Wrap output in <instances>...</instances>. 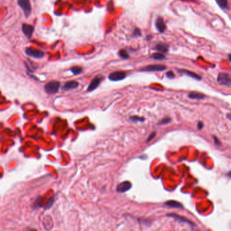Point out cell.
I'll return each mask as SVG.
<instances>
[{
    "instance_id": "cell-20",
    "label": "cell",
    "mask_w": 231,
    "mask_h": 231,
    "mask_svg": "<svg viewBox=\"0 0 231 231\" xmlns=\"http://www.w3.org/2000/svg\"><path fill=\"white\" fill-rule=\"evenodd\" d=\"M119 56L121 58H122L123 59H128L129 57H130V56H129V54L126 50H121L119 52Z\"/></svg>"
},
{
    "instance_id": "cell-22",
    "label": "cell",
    "mask_w": 231,
    "mask_h": 231,
    "mask_svg": "<svg viewBox=\"0 0 231 231\" xmlns=\"http://www.w3.org/2000/svg\"><path fill=\"white\" fill-rule=\"evenodd\" d=\"M170 122H171V119H170L169 117H165V118L163 119L161 122H159L158 124L159 125H165V124L169 123Z\"/></svg>"
},
{
    "instance_id": "cell-9",
    "label": "cell",
    "mask_w": 231,
    "mask_h": 231,
    "mask_svg": "<svg viewBox=\"0 0 231 231\" xmlns=\"http://www.w3.org/2000/svg\"><path fill=\"white\" fill-rule=\"evenodd\" d=\"M132 187V184L128 181L123 182L119 184L117 187V191L119 192H125L130 190Z\"/></svg>"
},
{
    "instance_id": "cell-27",
    "label": "cell",
    "mask_w": 231,
    "mask_h": 231,
    "mask_svg": "<svg viewBox=\"0 0 231 231\" xmlns=\"http://www.w3.org/2000/svg\"><path fill=\"white\" fill-rule=\"evenodd\" d=\"M155 133L154 132V133H153V134H150V136H149V138H148V140H147V142L150 141L151 140H152L153 138H155Z\"/></svg>"
},
{
    "instance_id": "cell-21",
    "label": "cell",
    "mask_w": 231,
    "mask_h": 231,
    "mask_svg": "<svg viewBox=\"0 0 231 231\" xmlns=\"http://www.w3.org/2000/svg\"><path fill=\"white\" fill-rule=\"evenodd\" d=\"M216 2L222 8H226L228 7V2L226 0H218Z\"/></svg>"
},
{
    "instance_id": "cell-17",
    "label": "cell",
    "mask_w": 231,
    "mask_h": 231,
    "mask_svg": "<svg viewBox=\"0 0 231 231\" xmlns=\"http://www.w3.org/2000/svg\"><path fill=\"white\" fill-rule=\"evenodd\" d=\"M151 58H153L155 60H164L165 58V56L164 54H163L162 53L158 52V53H155V54H152V56H151Z\"/></svg>"
},
{
    "instance_id": "cell-19",
    "label": "cell",
    "mask_w": 231,
    "mask_h": 231,
    "mask_svg": "<svg viewBox=\"0 0 231 231\" xmlns=\"http://www.w3.org/2000/svg\"><path fill=\"white\" fill-rule=\"evenodd\" d=\"M130 120L132 122H145V118L141 117H138V116H132L130 117Z\"/></svg>"
},
{
    "instance_id": "cell-12",
    "label": "cell",
    "mask_w": 231,
    "mask_h": 231,
    "mask_svg": "<svg viewBox=\"0 0 231 231\" xmlns=\"http://www.w3.org/2000/svg\"><path fill=\"white\" fill-rule=\"evenodd\" d=\"M178 72L179 73L187 75L188 77H191L193 79H196V80H201V77L199 76V75L196 74L195 73H194V72H192V71H188V70H178Z\"/></svg>"
},
{
    "instance_id": "cell-4",
    "label": "cell",
    "mask_w": 231,
    "mask_h": 231,
    "mask_svg": "<svg viewBox=\"0 0 231 231\" xmlns=\"http://www.w3.org/2000/svg\"><path fill=\"white\" fill-rule=\"evenodd\" d=\"M126 77V73L124 71H118L113 72L109 75V79L112 81H122Z\"/></svg>"
},
{
    "instance_id": "cell-13",
    "label": "cell",
    "mask_w": 231,
    "mask_h": 231,
    "mask_svg": "<svg viewBox=\"0 0 231 231\" xmlns=\"http://www.w3.org/2000/svg\"><path fill=\"white\" fill-rule=\"evenodd\" d=\"M188 96L191 99H196V100H201L205 98L206 96L204 94L199 93V92H191L188 94Z\"/></svg>"
},
{
    "instance_id": "cell-8",
    "label": "cell",
    "mask_w": 231,
    "mask_h": 231,
    "mask_svg": "<svg viewBox=\"0 0 231 231\" xmlns=\"http://www.w3.org/2000/svg\"><path fill=\"white\" fill-rule=\"evenodd\" d=\"M101 81H102V78L99 76H96L94 78H93L92 80L90 82V84L88 86L87 91H88V92H92V91L95 90L96 88H98V87L99 86Z\"/></svg>"
},
{
    "instance_id": "cell-28",
    "label": "cell",
    "mask_w": 231,
    "mask_h": 231,
    "mask_svg": "<svg viewBox=\"0 0 231 231\" xmlns=\"http://www.w3.org/2000/svg\"><path fill=\"white\" fill-rule=\"evenodd\" d=\"M214 140H215V143H216V144H219V142L218 140L217 139V138H215V136H214Z\"/></svg>"
},
{
    "instance_id": "cell-18",
    "label": "cell",
    "mask_w": 231,
    "mask_h": 231,
    "mask_svg": "<svg viewBox=\"0 0 231 231\" xmlns=\"http://www.w3.org/2000/svg\"><path fill=\"white\" fill-rule=\"evenodd\" d=\"M70 71H71L73 73V75H77L80 74L82 72V68L79 67H73L70 69Z\"/></svg>"
},
{
    "instance_id": "cell-32",
    "label": "cell",
    "mask_w": 231,
    "mask_h": 231,
    "mask_svg": "<svg viewBox=\"0 0 231 231\" xmlns=\"http://www.w3.org/2000/svg\"><path fill=\"white\" fill-rule=\"evenodd\" d=\"M31 231H36L35 230H31Z\"/></svg>"
},
{
    "instance_id": "cell-3",
    "label": "cell",
    "mask_w": 231,
    "mask_h": 231,
    "mask_svg": "<svg viewBox=\"0 0 231 231\" xmlns=\"http://www.w3.org/2000/svg\"><path fill=\"white\" fill-rule=\"evenodd\" d=\"M25 53L26 55L31 56V57L34 58H37V59L43 58L45 55L44 52L43 51H41L40 50H37V49L31 48H26L25 49Z\"/></svg>"
},
{
    "instance_id": "cell-10",
    "label": "cell",
    "mask_w": 231,
    "mask_h": 231,
    "mask_svg": "<svg viewBox=\"0 0 231 231\" xmlns=\"http://www.w3.org/2000/svg\"><path fill=\"white\" fill-rule=\"evenodd\" d=\"M79 86V83L76 81H68L64 84L62 90L65 91L72 90L77 88Z\"/></svg>"
},
{
    "instance_id": "cell-14",
    "label": "cell",
    "mask_w": 231,
    "mask_h": 231,
    "mask_svg": "<svg viewBox=\"0 0 231 231\" xmlns=\"http://www.w3.org/2000/svg\"><path fill=\"white\" fill-rule=\"evenodd\" d=\"M168 216L169 217H172L174 219H176V220H178V221H180L181 222H185V223H188V224H192V223L188 220V219L185 218L182 216H180V215H178L177 214H168Z\"/></svg>"
},
{
    "instance_id": "cell-7",
    "label": "cell",
    "mask_w": 231,
    "mask_h": 231,
    "mask_svg": "<svg viewBox=\"0 0 231 231\" xmlns=\"http://www.w3.org/2000/svg\"><path fill=\"white\" fill-rule=\"evenodd\" d=\"M34 26L28 25V24H22V33H24V35L27 37L29 39H31L33 35V33L34 32Z\"/></svg>"
},
{
    "instance_id": "cell-16",
    "label": "cell",
    "mask_w": 231,
    "mask_h": 231,
    "mask_svg": "<svg viewBox=\"0 0 231 231\" xmlns=\"http://www.w3.org/2000/svg\"><path fill=\"white\" fill-rule=\"evenodd\" d=\"M155 50L160 52V53H166L168 52V47L164 44H159L155 46Z\"/></svg>"
},
{
    "instance_id": "cell-15",
    "label": "cell",
    "mask_w": 231,
    "mask_h": 231,
    "mask_svg": "<svg viewBox=\"0 0 231 231\" xmlns=\"http://www.w3.org/2000/svg\"><path fill=\"white\" fill-rule=\"evenodd\" d=\"M165 205L169 207H174V208H182L183 207V206L182 205V203L176 201H168L165 202Z\"/></svg>"
},
{
    "instance_id": "cell-23",
    "label": "cell",
    "mask_w": 231,
    "mask_h": 231,
    "mask_svg": "<svg viewBox=\"0 0 231 231\" xmlns=\"http://www.w3.org/2000/svg\"><path fill=\"white\" fill-rule=\"evenodd\" d=\"M141 35H142V34H141V30H140L138 28H135L134 33H133V36L137 37H140Z\"/></svg>"
},
{
    "instance_id": "cell-1",
    "label": "cell",
    "mask_w": 231,
    "mask_h": 231,
    "mask_svg": "<svg viewBox=\"0 0 231 231\" xmlns=\"http://www.w3.org/2000/svg\"><path fill=\"white\" fill-rule=\"evenodd\" d=\"M60 87V83L57 81H51L47 83L44 86L45 92L49 94H56L58 92Z\"/></svg>"
},
{
    "instance_id": "cell-24",
    "label": "cell",
    "mask_w": 231,
    "mask_h": 231,
    "mask_svg": "<svg viewBox=\"0 0 231 231\" xmlns=\"http://www.w3.org/2000/svg\"><path fill=\"white\" fill-rule=\"evenodd\" d=\"M54 197L51 198V199H50V201H49V202L46 204V206H45V208H46V209H48V208H50V207L52 206L53 203H54Z\"/></svg>"
},
{
    "instance_id": "cell-6",
    "label": "cell",
    "mask_w": 231,
    "mask_h": 231,
    "mask_svg": "<svg viewBox=\"0 0 231 231\" xmlns=\"http://www.w3.org/2000/svg\"><path fill=\"white\" fill-rule=\"evenodd\" d=\"M167 69V67L161 64H155V65H149L141 68L140 71L142 72H155V71H163Z\"/></svg>"
},
{
    "instance_id": "cell-30",
    "label": "cell",
    "mask_w": 231,
    "mask_h": 231,
    "mask_svg": "<svg viewBox=\"0 0 231 231\" xmlns=\"http://www.w3.org/2000/svg\"><path fill=\"white\" fill-rule=\"evenodd\" d=\"M229 60L230 62H231V54L229 55Z\"/></svg>"
},
{
    "instance_id": "cell-29",
    "label": "cell",
    "mask_w": 231,
    "mask_h": 231,
    "mask_svg": "<svg viewBox=\"0 0 231 231\" xmlns=\"http://www.w3.org/2000/svg\"><path fill=\"white\" fill-rule=\"evenodd\" d=\"M227 117H228V118L230 120H231V114H228V115H227Z\"/></svg>"
},
{
    "instance_id": "cell-2",
    "label": "cell",
    "mask_w": 231,
    "mask_h": 231,
    "mask_svg": "<svg viewBox=\"0 0 231 231\" xmlns=\"http://www.w3.org/2000/svg\"><path fill=\"white\" fill-rule=\"evenodd\" d=\"M17 3L18 6L21 7V8L23 10L26 18L29 17V14L31 12V3L29 0H18Z\"/></svg>"
},
{
    "instance_id": "cell-26",
    "label": "cell",
    "mask_w": 231,
    "mask_h": 231,
    "mask_svg": "<svg viewBox=\"0 0 231 231\" xmlns=\"http://www.w3.org/2000/svg\"><path fill=\"white\" fill-rule=\"evenodd\" d=\"M197 127L199 130H201V129L203 127V123L201 122H199L197 123Z\"/></svg>"
},
{
    "instance_id": "cell-5",
    "label": "cell",
    "mask_w": 231,
    "mask_h": 231,
    "mask_svg": "<svg viewBox=\"0 0 231 231\" xmlns=\"http://www.w3.org/2000/svg\"><path fill=\"white\" fill-rule=\"evenodd\" d=\"M217 81L221 85H231V75L226 73H220L218 74Z\"/></svg>"
},
{
    "instance_id": "cell-25",
    "label": "cell",
    "mask_w": 231,
    "mask_h": 231,
    "mask_svg": "<svg viewBox=\"0 0 231 231\" xmlns=\"http://www.w3.org/2000/svg\"><path fill=\"white\" fill-rule=\"evenodd\" d=\"M166 75H167V77L169 79H172V78H174L175 77V75L173 74V73L172 71H169L167 73H166Z\"/></svg>"
},
{
    "instance_id": "cell-11",
    "label": "cell",
    "mask_w": 231,
    "mask_h": 231,
    "mask_svg": "<svg viewBox=\"0 0 231 231\" xmlns=\"http://www.w3.org/2000/svg\"><path fill=\"white\" fill-rule=\"evenodd\" d=\"M155 26H156L157 29L160 33H164L166 29V26L164 23V19L161 17H159L155 22Z\"/></svg>"
},
{
    "instance_id": "cell-31",
    "label": "cell",
    "mask_w": 231,
    "mask_h": 231,
    "mask_svg": "<svg viewBox=\"0 0 231 231\" xmlns=\"http://www.w3.org/2000/svg\"><path fill=\"white\" fill-rule=\"evenodd\" d=\"M228 176L230 177V178H231V172H230L228 173Z\"/></svg>"
}]
</instances>
